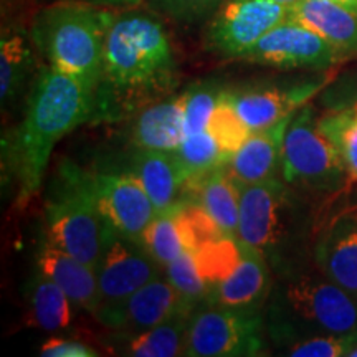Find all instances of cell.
Masks as SVG:
<instances>
[{"instance_id":"30bf717a","label":"cell","mask_w":357,"mask_h":357,"mask_svg":"<svg viewBox=\"0 0 357 357\" xmlns=\"http://www.w3.org/2000/svg\"><path fill=\"white\" fill-rule=\"evenodd\" d=\"M98 212L114 234L139 242L155 217L153 200L132 172H88Z\"/></svg>"},{"instance_id":"e0dca14e","label":"cell","mask_w":357,"mask_h":357,"mask_svg":"<svg viewBox=\"0 0 357 357\" xmlns=\"http://www.w3.org/2000/svg\"><path fill=\"white\" fill-rule=\"evenodd\" d=\"M37 268L63 289L75 306L95 314L100 306V287L95 268L55 247L48 238L38 247Z\"/></svg>"},{"instance_id":"9c48e42d","label":"cell","mask_w":357,"mask_h":357,"mask_svg":"<svg viewBox=\"0 0 357 357\" xmlns=\"http://www.w3.org/2000/svg\"><path fill=\"white\" fill-rule=\"evenodd\" d=\"M288 17L289 7L273 0H223L205 26L204 47L218 56L242 60Z\"/></svg>"},{"instance_id":"8992f818","label":"cell","mask_w":357,"mask_h":357,"mask_svg":"<svg viewBox=\"0 0 357 357\" xmlns=\"http://www.w3.org/2000/svg\"><path fill=\"white\" fill-rule=\"evenodd\" d=\"M296 202L283 182L271 178L240 187L236 238L260 255L271 271L291 273V247L296 236Z\"/></svg>"},{"instance_id":"277c9868","label":"cell","mask_w":357,"mask_h":357,"mask_svg":"<svg viewBox=\"0 0 357 357\" xmlns=\"http://www.w3.org/2000/svg\"><path fill=\"white\" fill-rule=\"evenodd\" d=\"M263 314L271 339H283L298 324L318 334H349L357 331V300L344 288L321 275L291 271L283 276L268 298Z\"/></svg>"},{"instance_id":"f1b7e54d","label":"cell","mask_w":357,"mask_h":357,"mask_svg":"<svg viewBox=\"0 0 357 357\" xmlns=\"http://www.w3.org/2000/svg\"><path fill=\"white\" fill-rule=\"evenodd\" d=\"M176 154L187 174V181L225 167L231 159L229 154L223 153L222 147L208 131L185 136Z\"/></svg>"},{"instance_id":"d4e9b609","label":"cell","mask_w":357,"mask_h":357,"mask_svg":"<svg viewBox=\"0 0 357 357\" xmlns=\"http://www.w3.org/2000/svg\"><path fill=\"white\" fill-rule=\"evenodd\" d=\"M192 314L177 316L167 323L158 324L146 331L124 336L123 356L131 357H174L184 356L187 328Z\"/></svg>"},{"instance_id":"cb8c5ba5","label":"cell","mask_w":357,"mask_h":357,"mask_svg":"<svg viewBox=\"0 0 357 357\" xmlns=\"http://www.w3.org/2000/svg\"><path fill=\"white\" fill-rule=\"evenodd\" d=\"M26 303V321L33 328L55 333L68 328L73 319V303L63 289L38 268L29 283Z\"/></svg>"},{"instance_id":"5bb4252c","label":"cell","mask_w":357,"mask_h":357,"mask_svg":"<svg viewBox=\"0 0 357 357\" xmlns=\"http://www.w3.org/2000/svg\"><path fill=\"white\" fill-rule=\"evenodd\" d=\"M323 83H305L293 88L263 86L248 89H223L227 100L252 132L275 126L281 119L294 114Z\"/></svg>"},{"instance_id":"6da1fadb","label":"cell","mask_w":357,"mask_h":357,"mask_svg":"<svg viewBox=\"0 0 357 357\" xmlns=\"http://www.w3.org/2000/svg\"><path fill=\"white\" fill-rule=\"evenodd\" d=\"M178 65L167 29L137 7L116 10L105 40L93 123H113L171 96Z\"/></svg>"},{"instance_id":"ba28073f","label":"cell","mask_w":357,"mask_h":357,"mask_svg":"<svg viewBox=\"0 0 357 357\" xmlns=\"http://www.w3.org/2000/svg\"><path fill=\"white\" fill-rule=\"evenodd\" d=\"M266 351L263 312L204 305L190 316L184 356L257 357Z\"/></svg>"},{"instance_id":"484cf974","label":"cell","mask_w":357,"mask_h":357,"mask_svg":"<svg viewBox=\"0 0 357 357\" xmlns=\"http://www.w3.org/2000/svg\"><path fill=\"white\" fill-rule=\"evenodd\" d=\"M318 126L336 147L346 169L347 182L357 184V102L349 108L324 114L318 119Z\"/></svg>"},{"instance_id":"7c38bea8","label":"cell","mask_w":357,"mask_h":357,"mask_svg":"<svg viewBox=\"0 0 357 357\" xmlns=\"http://www.w3.org/2000/svg\"><path fill=\"white\" fill-rule=\"evenodd\" d=\"M160 270H164V266L159 265L139 242L113 231L96 266L100 287L98 310L128 300L149 281L160 278Z\"/></svg>"},{"instance_id":"44dd1931","label":"cell","mask_w":357,"mask_h":357,"mask_svg":"<svg viewBox=\"0 0 357 357\" xmlns=\"http://www.w3.org/2000/svg\"><path fill=\"white\" fill-rule=\"evenodd\" d=\"M319 271L357 300V217L337 218L316 245Z\"/></svg>"},{"instance_id":"4fadbf2b","label":"cell","mask_w":357,"mask_h":357,"mask_svg":"<svg viewBox=\"0 0 357 357\" xmlns=\"http://www.w3.org/2000/svg\"><path fill=\"white\" fill-rule=\"evenodd\" d=\"M341 58L318 33L288 19L271 29L242 60L275 68L323 70Z\"/></svg>"},{"instance_id":"2e32d148","label":"cell","mask_w":357,"mask_h":357,"mask_svg":"<svg viewBox=\"0 0 357 357\" xmlns=\"http://www.w3.org/2000/svg\"><path fill=\"white\" fill-rule=\"evenodd\" d=\"M294 114L287 116L275 126L252 132L243 146L231 155L225 167L240 187L276 178V172L281 167L284 134Z\"/></svg>"},{"instance_id":"7402d4cb","label":"cell","mask_w":357,"mask_h":357,"mask_svg":"<svg viewBox=\"0 0 357 357\" xmlns=\"http://www.w3.org/2000/svg\"><path fill=\"white\" fill-rule=\"evenodd\" d=\"M32 35L20 25H7L0 37V98L2 106L12 105L33 82L37 55Z\"/></svg>"},{"instance_id":"d590c367","label":"cell","mask_w":357,"mask_h":357,"mask_svg":"<svg viewBox=\"0 0 357 357\" xmlns=\"http://www.w3.org/2000/svg\"><path fill=\"white\" fill-rule=\"evenodd\" d=\"M38 354L43 357H96L100 356V352L95 347L77 341V339L53 336L43 342Z\"/></svg>"},{"instance_id":"4316f807","label":"cell","mask_w":357,"mask_h":357,"mask_svg":"<svg viewBox=\"0 0 357 357\" xmlns=\"http://www.w3.org/2000/svg\"><path fill=\"white\" fill-rule=\"evenodd\" d=\"M243 248L245 245L236 236H220L192 252L200 275L208 287V294L238 266Z\"/></svg>"},{"instance_id":"836d02e7","label":"cell","mask_w":357,"mask_h":357,"mask_svg":"<svg viewBox=\"0 0 357 357\" xmlns=\"http://www.w3.org/2000/svg\"><path fill=\"white\" fill-rule=\"evenodd\" d=\"M222 3L223 0H149L155 12L187 25L208 20Z\"/></svg>"},{"instance_id":"8fae6325","label":"cell","mask_w":357,"mask_h":357,"mask_svg":"<svg viewBox=\"0 0 357 357\" xmlns=\"http://www.w3.org/2000/svg\"><path fill=\"white\" fill-rule=\"evenodd\" d=\"M195 310L197 307L187 301L171 281L160 276L137 289L128 300L100 307L93 316L105 328L118 333V337H124L167 323L177 316L194 314Z\"/></svg>"},{"instance_id":"7a4b0ae2","label":"cell","mask_w":357,"mask_h":357,"mask_svg":"<svg viewBox=\"0 0 357 357\" xmlns=\"http://www.w3.org/2000/svg\"><path fill=\"white\" fill-rule=\"evenodd\" d=\"M95 89L78 79L42 66L32 82L24 119L8 144V166L19 184V205L42 187L48 160L66 134L93 123Z\"/></svg>"},{"instance_id":"ab89813d","label":"cell","mask_w":357,"mask_h":357,"mask_svg":"<svg viewBox=\"0 0 357 357\" xmlns=\"http://www.w3.org/2000/svg\"><path fill=\"white\" fill-rule=\"evenodd\" d=\"M273 2L283 3V6H287V7H291V6H294V3L300 2V0H273Z\"/></svg>"},{"instance_id":"f35d334b","label":"cell","mask_w":357,"mask_h":357,"mask_svg":"<svg viewBox=\"0 0 357 357\" xmlns=\"http://www.w3.org/2000/svg\"><path fill=\"white\" fill-rule=\"evenodd\" d=\"M333 2H337V3H341V6L352 8V10L357 12V0H333Z\"/></svg>"},{"instance_id":"9a60e30c","label":"cell","mask_w":357,"mask_h":357,"mask_svg":"<svg viewBox=\"0 0 357 357\" xmlns=\"http://www.w3.org/2000/svg\"><path fill=\"white\" fill-rule=\"evenodd\" d=\"M270 294V266L255 250L245 245L242 261L222 283L212 289L207 305L257 314V312H261Z\"/></svg>"},{"instance_id":"ac0fdd59","label":"cell","mask_w":357,"mask_h":357,"mask_svg":"<svg viewBox=\"0 0 357 357\" xmlns=\"http://www.w3.org/2000/svg\"><path fill=\"white\" fill-rule=\"evenodd\" d=\"M185 139V93L171 95L139 111L132 124L136 149L177 151Z\"/></svg>"},{"instance_id":"83f0119b","label":"cell","mask_w":357,"mask_h":357,"mask_svg":"<svg viewBox=\"0 0 357 357\" xmlns=\"http://www.w3.org/2000/svg\"><path fill=\"white\" fill-rule=\"evenodd\" d=\"M177 205L155 213V217L142 231L139 240L147 253L162 266H167L169 263L185 252V245L177 222Z\"/></svg>"},{"instance_id":"603a6c76","label":"cell","mask_w":357,"mask_h":357,"mask_svg":"<svg viewBox=\"0 0 357 357\" xmlns=\"http://www.w3.org/2000/svg\"><path fill=\"white\" fill-rule=\"evenodd\" d=\"M184 199L195 200L208 212L223 235L236 236L240 218V185L227 167L215 169L202 177L190 178L185 184Z\"/></svg>"},{"instance_id":"d6a6232c","label":"cell","mask_w":357,"mask_h":357,"mask_svg":"<svg viewBox=\"0 0 357 357\" xmlns=\"http://www.w3.org/2000/svg\"><path fill=\"white\" fill-rule=\"evenodd\" d=\"M185 136L207 131L208 119L220 100L217 83L204 82L185 89Z\"/></svg>"},{"instance_id":"3957f363","label":"cell","mask_w":357,"mask_h":357,"mask_svg":"<svg viewBox=\"0 0 357 357\" xmlns=\"http://www.w3.org/2000/svg\"><path fill=\"white\" fill-rule=\"evenodd\" d=\"M116 10L73 0L45 3L30 35L53 70L95 89L101 77L105 40Z\"/></svg>"},{"instance_id":"f546056e","label":"cell","mask_w":357,"mask_h":357,"mask_svg":"<svg viewBox=\"0 0 357 357\" xmlns=\"http://www.w3.org/2000/svg\"><path fill=\"white\" fill-rule=\"evenodd\" d=\"M207 131L218 142L223 153L229 154L230 158L243 146V142L252 134L247 124L243 123V119L240 118L234 106H231V102L227 100L223 89L220 93V100H218L215 109H213L211 119H208Z\"/></svg>"},{"instance_id":"1f68e13d","label":"cell","mask_w":357,"mask_h":357,"mask_svg":"<svg viewBox=\"0 0 357 357\" xmlns=\"http://www.w3.org/2000/svg\"><path fill=\"white\" fill-rule=\"evenodd\" d=\"M166 278L177 289L187 301L192 303L195 307L207 305L208 287L200 275L195 257L190 250H185L181 257L164 266Z\"/></svg>"},{"instance_id":"4dcf8cb0","label":"cell","mask_w":357,"mask_h":357,"mask_svg":"<svg viewBox=\"0 0 357 357\" xmlns=\"http://www.w3.org/2000/svg\"><path fill=\"white\" fill-rule=\"evenodd\" d=\"M177 222L185 250L190 252L202 247L204 243L227 236L223 235L217 222L208 215V212L195 200L184 199L177 205Z\"/></svg>"},{"instance_id":"74e56055","label":"cell","mask_w":357,"mask_h":357,"mask_svg":"<svg viewBox=\"0 0 357 357\" xmlns=\"http://www.w3.org/2000/svg\"><path fill=\"white\" fill-rule=\"evenodd\" d=\"M346 356L357 357V331L349 333V347H347Z\"/></svg>"},{"instance_id":"e575fe53","label":"cell","mask_w":357,"mask_h":357,"mask_svg":"<svg viewBox=\"0 0 357 357\" xmlns=\"http://www.w3.org/2000/svg\"><path fill=\"white\" fill-rule=\"evenodd\" d=\"M349 347V334H318L298 341L287 354L293 357H339L346 356Z\"/></svg>"},{"instance_id":"5b68a950","label":"cell","mask_w":357,"mask_h":357,"mask_svg":"<svg viewBox=\"0 0 357 357\" xmlns=\"http://www.w3.org/2000/svg\"><path fill=\"white\" fill-rule=\"evenodd\" d=\"M47 238L96 270L113 230L98 212L88 172L65 162L52 181L45 202Z\"/></svg>"},{"instance_id":"8d00e7d4","label":"cell","mask_w":357,"mask_h":357,"mask_svg":"<svg viewBox=\"0 0 357 357\" xmlns=\"http://www.w3.org/2000/svg\"><path fill=\"white\" fill-rule=\"evenodd\" d=\"M45 3L56 2V0H42ZM73 2H83L89 6H96L102 8H111V10H124V8L139 7L144 0H73Z\"/></svg>"},{"instance_id":"52a82bcc","label":"cell","mask_w":357,"mask_h":357,"mask_svg":"<svg viewBox=\"0 0 357 357\" xmlns=\"http://www.w3.org/2000/svg\"><path fill=\"white\" fill-rule=\"evenodd\" d=\"M281 176L284 184L306 189H337L347 181L336 147L318 126L311 108L293 116L281 151Z\"/></svg>"},{"instance_id":"ffe728a7","label":"cell","mask_w":357,"mask_h":357,"mask_svg":"<svg viewBox=\"0 0 357 357\" xmlns=\"http://www.w3.org/2000/svg\"><path fill=\"white\" fill-rule=\"evenodd\" d=\"M289 20L318 33L341 56L357 53V12L333 0H300L289 7Z\"/></svg>"},{"instance_id":"d6986e66","label":"cell","mask_w":357,"mask_h":357,"mask_svg":"<svg viewBox=\"0 0 357 357\" xmlns=\"http://www.w3.org/2000/svg\"><path fill=\"white\" fill-rule=\"evenodd\" d=\"M131 172L139 178L158 212L184 200L187 174L176 151L137 149L131 160Z\"/></svg>"}]
</instances>
